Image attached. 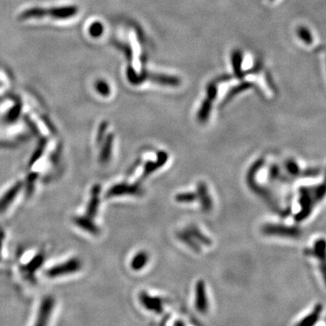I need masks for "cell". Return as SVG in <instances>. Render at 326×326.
<instances>
[{"label": "cell", "instance_id": "cell-11", "mask_svg": "<svg viewBox=\"0 0 326 326\" xmlns=\"http://www.w3.org/2000/svg\"><path fill=\"white\" fill-rule=\"evenodd\" d=\"M141 304L144 305V307H146L147 309L151 310V311H155L158 314L162 313L163 311V303L162 300L159 298L151 297L150 295H148L145 293H141Z\"/></svg>", "mask_w": 326, "mask_h": 326}, {"label": "cell", "instance_id": "cell-33", "mask_svg": "<svg viewBox=\"0 0 326 326\" xmlns=\"http://www.w3.org/2000/svg\"><path fill=\"white\" fill-rule=\"evenodd\" d=\"M231 78H232V76L229 75V74H223V75H221L220 77L216 79V82L218 84L219 83H223V82H228V81H230Z\"/></svg>", "mask_w": 326, "mask_h": 326}, {"label": "cell", "instance_id": "cell-16", "mask_svg": "<svg viewBox=\"0 0 326 326\" xmlns=\"http://www.w3.org/2000/svg\"><path fill=\"white\" fill-rule=\"evenodd\" d=\"M148 76H149V73H146L145 71H143L142 73L139 74V73H136V71L131 65H129L127 68V78L129 80L130 83L132 85H141V83L146 81Z\"/></svg>", "mask_w": 326, "mask_h": 326}, {"label": "cell", "instance_id": "cell-28", "mask_svg": "<svg viewBox=\"0 0 326 326\" xmlns=\"http://www.w3.org/2000/svg\"><path fill=\"white\" fill-rule=\"evenodd\" d=\"M115 46H117L120 50H122V52H124V55L126 58L131 62L132 60V51H131V48L130 47L129 45H125V44H122V43H115Z\"/></svg>", "mask_w": 326, "mask_h": 326}, {"label": "cell", "instance_id": "cell-18", "mask_svg": "<svg viewBox=\"0 0 326 326\" xmlns=\"http://www.w3.org/2000/svg\"><path fill=\"white\" fill-rule=\"evenodd\" d=\"M252 86H253V85H252L251 83H249V82H244V83H241L240 85H236L235 87H233V88L228 93L227 96H226L225 100H224V103L230 101L232 98H234L236 95H238L239 93H241L243 91L250 89Z\"/></svg>", "mask_w": 326, "mask_h": 326}, {"label": "cell", "instance_id": "cell-29", "mask_svg": "<svg viewBox=\"0 0 326 326\" xmlns=\"http://www.w3.org/2000/svg\"><path fill=\"white\" fill-rule=\"evenodd\" d=\"M36 179H37V175L35 174V173H32V174L29 175V178H28V181H27V183H28V189H27L28 193H31V192H33L34 181L36 180Z\"/></svg>", "mask_w": 326, "mask_h": 326}, {"label": "cell", "instance_id": "cell-6", "mask_svg": "<svg viewBox=\"0 0 326 326\" xmlns=\"http://www.w3.org/2000/svg\"><path fill=\"white\" fill-rule=\"evenodd\" d=\"M21 187H22V184L20 182H18L16 185H14L12 188H10L4 194V196L0 198V213L4 212L6 208L11 205L13 200L16 198L17 194L20 192Z\"/></svg>", "mask_w": 326, "mask_h": 326}, {"label": "cell", "instance_id": "cell-13", "mask_svg": "<svg viewBox=\"0 0 326 326\" xmlns=\"http://www.w3.org/2000/svg\"><path fill=\"white\" fill-rule=\"evenodd\" d=\"M74 223L78 226L79 228H81L82 229L89 232L93 235H98L99 234V228L96 227L91 220L90 218H86V217H77L74 220Z\"/></svg>", "mask_w": 326, "mask_h": 326}, {"label": "cell", "instance_id": "cell-12", "mask_svg": "<svg viewBox=\"0 0 326 326\" xmlns=\"http://www.w3.org/2000/svg\"><path fill=\"white\" fill-rule=\"evenodd\" d=\"M99 193H100V187L95 186L92 191V197L86 211L87 217L90 219H93V217H95L97 213V209L99 206Z\"/></svg>", "mask_w": 326, "mask_h": 326}, {"label": "cell", "instance_id": "cell-3", "mask_svg": "<svg viewBox=\"0 0 326 326\" xmlns=\"http://www.w3.org/2000/svg\"><path fill=\"white\" fill-rule=\"evenodd\" d=\"M313 256L320 260V271L326 286V240L318 238L315 243Z\"/></svg>", "mask_w": 326, "mask_h": 326}, {"label": "cell", "instance_id": "cell-24", "mask_svg": "<svg viewBox=\"0 0 326 326\" xmlns=\"http://www.w3.org/2000/svg\"><path fill=\"white\" fill-rule=\"evenodd\" d=\"M44 259H45V258H44L43 255L36 256L29 264H27V266L25 267V269L27 270L29 273H34V271L38 269L40 265L43 264Z\"/></svg>", "mask_w": 326, "mask_h": 326}, {"label": "cell", "instance_id": "cell-14", "mask_svg": "<svg viewBox=\"0 0 326 326\" xmlns=\"http://www.w3.org/2000/svg\"><path fill=\"white\" fill-rule=\"evenodd\" d=\"M46 16H48V10L43 7H33L23 11L19 16V19L28 20L32 18H42Z\"/></svg>", "mask_w": 326, "mask_h": 326}, {"label": "cell", "instance_id": "cell-20", "mask_svg": "<svg viewBox=\"0 0 326 326\" xmlns=\"http://www.w3.org/2000/svg\"><path fill=\"white\" fill-rule=\"evenodd\" d=\"M296 33H297L298 37L302 40L305 45H313L314 36L311 33V31L306 27H304V26L298 27Z\"/></svg>", "mask_w": 326, "mask_h": 326}, {"label": "cell", "instance_id": "cell-5", "mask_svg": "<svg viewBox=\"0 0 326 326\" xmlns=\"http://www.w3.org/2000/svg\"><path fill=\"white\" fill-rule=\"evenodd\" d=\"M78 13L76 6H56L48 10V16L57 19H67L73 17Z\"/></svg>", "mask_w": 326, "mask_h": 326}, {"label": "cell", "instance_id": "cell-1", "mask_svg": "<svg viewBox=\"0 0 326 326\" xmlns=\"http://www.w3.org/2000/svg\"><path fill=\"white\" fill-rule=\"evenodd\" d=\"M55 307L56 299L54 296L46 295L43 298L33 326H49Z\"/></svg>", "mask_w": 326, "mask_h": 326}, {"label": "cell", "instance_id": "cell-32", "mask_svg": "<svg viewBox=\"0 0 326 326\" xmlns=\"http://www.w3.org/2000/svg\"><path fill=\"white\" fill-rule=\"evenodd\" d=\"M287 169H288V170L293 175L296 174L298 172V170H299L296 163H293V162H289V163H288V164H287Z\"/></svg>", "mask_w": 326, "mask_h": 326}, {"label": "cell", "instance_id": "cell-10", "mask_svg": "<svg viewBox=\"0 0 326 326\" xmlns=\"http://www.w3.org/2000/svg\"><path fill=\"white\" fill-rule=\"evenodd\" d=\"M148 79L152 82L157 83L162 85H169V86H178L180 85V78L171 75L165 74H157V73H149Z\"/></svg>", "mask_w": 326, "mask_h": 326}, {"label": "cell", "instance_id": "cell-4", "mask_svg": "<svg viewBox=\"0 0 326 326\" xmlns=\"http://www.w3.org/2000/svg\"><path fill=\"white\" fill-rule=\"evenodd\" d=\"M195 307L200 314H206L208 310V301L204 282L198 281L196 286Z\"/></svg>", "mask_w": 326, "mask_h": 326}, {"label": "cell", "instance_id": "cell-15", "mask_svg": "<svg viewBox=\"0 0 326 326\" xmlns=\"http://www.w3.org/2000/svg\"><path fill=\"white\" fill-rule=\"evenodd\" d=\"M231 61L233 65V69L235 75L238 79H243L245 76V73L242 71V62H243V56L240 50H235L232 53Z\"/></svg>", "mask_w": 326, "mask_h": 326}, {"label": "cell", "instance_id": "cell-25", "mask_svg": "<svg viewBox=\"0 0 326 326\" xmlns=\"http://www.w3.org/2000/svg\"><path fill=\"white\" fill-rule=\"evenodd\" d=\"M96 89L101 96H104V97L110 96V94H111L110 85H108L106 82L103 80H99L96 82Z\"/></svg>", "mask_w": 326, "mask_h": 326}, {"label": "cell", "instance_id": "cell-9", "mask_svg": "<svg viewBox=\"0 0 326 326\" xmlns=\"http://www.w3.org/2000/svg\"><path fill=\"white\" fill-rule=\"evenodd\" d=\"M140 188H137L136 186H129L126 184H120L113 187L107 194V197H115L124 194H134L137 195L140 193Z\"/></svg>", "mask_w": 326, "mask_h": 326}, {"label": "cell", "instance_id": "cell-17", "mask_svg": "<svg viewBox=\"0 0 326 326\" xmlns=\"http://www.w3.org/2000/svg\"><path fill=\"white\" fill-rule=\"evenodd\" d=\"M112 148H113V135H109L104 144L102 145L101 155H100L101 163H106L109 161L112 154Z\"/></svg>", "mask_w": 326, "mask_h": 326}, {"label": "cell", "instance_id": "cell-7", "mask_svg": "<svg viewBox=\"0 0 326 326\" xmlns=\"http://www.w3.org/2000/svg\"><path fill=\"white\" fill-rule=\"evenodd\" d=\"M264 232L268 235H276V236H291V237L299 236V231L297 229L287 227H282V226H266L264 228Z\"/></svg>", "mask_w": 326, "mask_h": 326}, {"label": "cell", "instance_id": "cell-31", "mask_svg": "<svg viewBox=\"0 0 326 326\" xmlns=\"http://www.w3.org/2000/svg\"><path fill=\"white\" fill-rule=\"evenodd\" d=\"M107 124L104 122V123H101V125H100V128H99V130H98V134H97V141L98 142H101L102 138H103V134L105 132V130H106Z\"/></svg>", "mask_w": 326, "mask_h": 326}, {"label": "cell", "instance_id": "cell-34", "mask_svg": "<svg viewBox=\"0 0 326 326\" xmlns=\"http://www.w3.org/2000/svg\"><path fill=\"white\" fill-rule=\"evenodd\" d=\"M271 1H272V0H271Z\"/></svg>", "mask_w": 326, "mask_h": 326}, {"label": "cell", "instance_id": "cell-26", "mask_svg": "<svg viewBox=\"0 0 326 326\" xmlns=\"http://www.w3.org/2000/svg\"><path fill=\"white\" fill-rule=\"evenodd\" d=\"M45 141H40L39 144H38V146H37V149L34 151V154H33L32 157H31L30 163H29L30 166H32V165H33V164H34V163H35L40 157H41L42 153H43L44 150H45Z\"/></svg>", "mask_w": 326, "mask_h": 326}, {"label": "cell", "instance_id": "cell-2", "mask_svg": "<svg viewBox=\"0 0 326 326\" xmlns=\"http://www.w3.org/2000/svg\"><path fill=\"white\" fill-rule=\"evenodd\" d=\"M81 266L82 263L80 260L76 259H70L67 262L57 264L53 266L50 269L47 270L46 275L51 278L70 275L81 269Z\"/></svg>", "mask_w": 326, "mask_h": 326}, {"label": "cell", "instance_id": "cell-21", "mask_svg": "<svg viewBox=\"0 0 326 326\" xmlns=\"http://www.w3.org/2000/svg\"><path fill=\"white\" fill-rule=\"evenodd\" d=\"M21 111H22V107L20 103H17L14 106L12 107L11 109L8 111V113H6V121L7 123H14L16 122L17 119L19 118L20 114H21Z\"/></svg>", "mask_w": 326, "mask_h": 326}, {"label": "cell", "instance_id": "cell-27", "mask_svg": "<svg viewBox=\"0 0 326 326\" xmlns=\"http://www.w3.org/2000/svg\"><path fill=\"white\" fill-rule=\"evenodd\" d=\"M207 95H208V99L213 101L214 99L217 97L218 95V83L215 81L210 82L207 87Z\"/></svg>", "mask_w": 326, "mask_h": 326}, {"label": "cell", "instance_id": "cell-30", "mask_svg": "<svg viewBox=\"0 0 326 326\" xmlns=\"http://www.w3.org/2000/svg\"><path fill=\"white\" fill-rule=\"evenodd\" d=\"M195 198L194 197V194L192 193H185V194H181V195H179L177 197V199L179 201H182V202H190V201H192L193 199Z\"/></svg>", "mask_w": 326, "mask_h": 326}, {"label": "cell", "instance_id": "cell-22", "mask_svg": "<svg viewBox=\"0 0 326 326\" xmlns=\"http://www.w3.org/2000/svg\"><path fill=\"white\" fill-rule=\"evenodd\" d=\"M147 261H148V256L146 253H140L132 260L131 267L132 269L141 270L147 264Z\"/></svg>", "mask_w": 326, "mask_h": 326}, {"label": "cell", "instance_id": "cell-19", "mask_svg": "<svg viewBox=\"0 0 326 326\" xmlns=\"http://www.w3.org/2000/svg\"><path fill=\"white\" fill-rule=\"evenodd\" d=\"M212 102L210 99L207 98L206 100H204L202 102V105L200 107L198 113H197V118L200 122H206L208 119L209 113L211 112V107H212Z\"/></svg>", "mask_w": 326, "mask_h": 326}, {"label": "cell", "instance_id": "cell-23", "mask_svg": "<svg viewBox=\"0 0 326 326\" xmlns=\"http://www.w3.org/2000/svg\"><path fill=\"white\" fill-rule=\"evenodd\" d=\"M104 32V27L101 22L96 21L89 27V34L92 37L99 38Z\"/></svg>", "mask_w": 326, "mask_h": 326}, {"label": "cell", "instance_id": "cell-8", "mask_svg": "<svg viewBox=\"0 0 326 326\" xmlns=\"http://www.w3.org/2000/svg\"><path fill=\"white\" fill-rule=\"evenodd\" d=\"M323 305L322 304H317L313 311L308 315L304 317L301 321H299L295 326H315L320 319L321 315L323 313Z\"/></svg>", "mask_w": 326, "mask_h": 326}]
</instances>
